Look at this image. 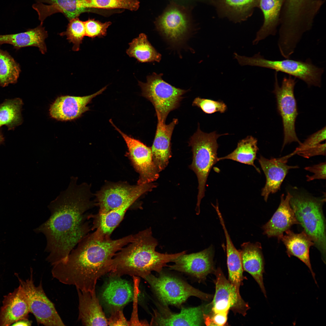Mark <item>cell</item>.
I'll list each match as a JSON object with an SVG mask.
<instances>
[{
	"label": "cell",
	"instance_id": "obj_10",
	"mask_svg": "<svg viewBox=\"0 0 326 326\" xmlns=\"http://www.w3.org/2000/svg\"><path fill=\"white\" fill-rule=\"evenodd\" d=\"M278 72L274 73L275 82L273 93L276 99L277 109L281 115L283 127L284 138L282 149L293 142L302 143L297 136L295 123L298 113L294 90L296 83V78L289 75L283 77L281 86L279 85Z\"/></svg>",
	"mask_w": 326,
	"mask_h": 326
},
{
	"label": "cell",
	"instance_id": "obj_15",
	"mask_svg": "<svg viewBox=\"0 0 326 326\" xmlns=\"http://www.w3.org/2000/svg\"><path fill=\"white\" fill-rule=\"evenodd\" d=\"M121 277L110 273L100 294V303L110 314L123 309L133 299V286Z\"/></svg>",
	"mask_w": 326,
	"mask_h": 326
},
{
	"label": "cell",
	"instance_id": "obj_5",
	"mask_svg": "<svg viewBox=\"0 0 326 326\" xmlns=\"http://www.w3.org/2000/svg\"><path fill=\"white\" fill-rule=\"evenodd\" d=\"M325 196L321 198L308 195L292 196L290 204L296 217L305 232L311 238L326 262V220L322 208Z\"/></svg>",
	"mask_w": 326,
	"mask_h": 326
},
{
	"label": "cell",
	"instance_id": "obj_30",
	"mask_svg": "<svg viewBox=\"0 0 326 326\" xmlns=\"http://www.w3.org/2000/svg\"><path fill=\"white\" fill-rule=\"evenodd\" d=\"M43 24L33 29H29L20 33L0 35V44L7 43L12 45L16 50L27 46L39 48L43 54L46 52L45 42L48 37L47 32L42 26Z\"/></svg>",
	"mask_w": 326,
	"mask_h": 326
},
{
	"label": "cell",
	"instance_id": "obj_13",
	"mask_svg": "<svg viewBox=\"0 0 326 326\" xmlns=\"http://www.w3.org/2000/svg\"><path fill=\"white\" fill-rule=\"evenodd\" d=\"M109 121L121 135L126 144L127 155L139 175L137 184L151 183L157 180L159 177V172L153 161L151 148L124 133L114 124L112 119Z\"/></svg>",
	"mask_w": 326,
	"mask_h": 326
},
{
	"label": "cell",
	"instance_id": "obj_21",
	"mask_svg": "<svg viewBox=\"0 0 326 326\" xmlns=\"http://www.w3.org/2000/svg\"><path fill=\"white\" fill-rule=\"evenodd\" d=\"M292 196L288 192L284 198V194H282L278 208L270 219L262 227L263 234L269 238L276 237L279 241L284 232L292 225H300L290 204Z\"/></svg>",
	"mask_w": 326,
	"mask_h": 326
},
{
	"label": "cell",
	"instance_id": "obj_22",
	"mask_svg": "<svg viewBox=\"0 0 326 326\" xmlns=\"http://www.w3.org/2000/svg\"><path fill=\"white\" fill-rule=\"evenodd\" d=\"M178 120L174 119L168 124L158 120L154 141L151 148L154 162L159 172L167 166L171 157V137Z\"/></svg>",
	"mask_w": 326,
	"mask_h": 326
},
{
	"label": "cell",
	"instance_id": "obj_24",
	"mask_svg": "<svg viewBox=\"0 0 326 326\" xmlns=\"http://www.w3.org/2000/svg\"><path fill=\"white\" fill-rule=\"evenodd\" d=\"M30 312L26 294L21 286L6 296L0 312V326H9L27 319Z\"/></svg>",
	"mask_w": 326,
	"mask_h": 326
},
{
	"label": "cell",
	"instance_id": "obj_25",
	"mask_svg": "<svg viewBox=\"0 0 326 326\" xmlns=\"http://www.w3.org/2000/svg\"><path fill=\"white\" fill-rule=\"evenodd\" d=\"M35 0L36 3L32 7L37 12L42 24L48 16L55 13H62L70 21L83 12L90 11L92 9L83 8L82 0Z\"/></svg>",
	"mask_w": 326,
	"mask_h": 326
},
{
	"label": "cell",
	"instance_id": "obj_18",
	"mask_svg": "<svg viewBox=\"0 0 326 326\" xmlns=\"http://www.w3.org/2000/svg\"><path fill=\"white\" fill-rule=\"evenodd\" d=\"M157 30L171 44L179 45L185 40L189 26L185 13L177 7L168 8L157 20Z\"/></svg>",
	"mask_w": 326,
	"mask_h": 326
},
{
	"label": "cell",
	"instance_id": "obj_19",
	"mask_svg": "<svg viewBox=\"0 0 326 326\" xmlns=\"http://www.w3.org/2000/svg\"><path fill=\"white\" fill-rule=\"evenodd\" d=\"M294 155L293 153L279 158L268 159L260 155L258 162L264 173L266 182L262 190L261 195L267 202L269 195L280 190L281 184L289 171L299 168L297 166H291L286 163L288 159Z\"/></svg>",
	"mask_w": 326,
	"mask_h": 326
},
{
	"label": "cell",
	"instance_id": "obj_47",
	"mask_svg": "<svg viewBox=\"0 0 326 326\" xmlns=\"http://www.w3.org/2000/svg\"><path fill=\"white\" fill-rule=\"evenodd\" d=\"M4 138L1 133L0 129V145L2 144L4 142Z\"/></svg>",
	"mask_w": 326,
	"mask_h": 326
},
{
	"label": "cell",
	"instance_id": "obj_28",
	"mask_svg": "<svg viewBox=\"0 0 326 326\" xmlns=\"http://www.w3.org/2000/svg\"><path fill=\"white\" fill-rule=\"evenodd\" d=\"M280 240L285 245L286 253L290 257L294 256L303 262L308 267L317 284L315 274L312 268L309 257V249L314 243L307 234L303 230L299 233H295L290 229L285 232Z\"/></svg>",
	"mask_w": 326,
	"mask_h": 326
},
{
	"label": "cell",
	"instance_id": "obj_3",
	"mask_svg": "<svg viewBox=\"0 0 326 326\" xmlns=\"http://www.w3.org/2000/svg\"><path fill=\"white\" fill-rule=\"evenodd\" d=\"M132 240L118 251L113 258L110 273L119 276L128 275L143 278L152 271L160 273L167 263L184 251L174 254H163L155 251L158 244L152 236L151 227L133 235Z\"/></svg>",
	"mask_w": 326,
	"mask_h": 326
},
{
	"label": "cell",
	"instance_id": "obj_45",
	"mask_svg": "<svg viewBox=\"0 0 326 326\" xmlns=\"http://www.w3.org/2000/svg\"><path fill=\"white\" fill-rule=\"evenodd\" d=\"M229 311L216 313L208 314L211 322L212 326H223L227 324Z\"/></svg>",
	"mask_w": 326,
	"mask_h": 326
},
{
	"label": "cell",
	"instance_id": "obj_12",
	"mask_svg": "<svg viewBox=\"0 0 326 326\" xmlns=\"http://www.w3.org/2000/svg\"><path fill=\"white\" fill-rule=\"evenodd\" d=\"M19 281L27 297L30 312L34 316L38 324L65 325L54 304L45 293L41 281L38 286L34 285L32 270L30 278L25 281L19 280Z\"/></svg>",
	"mask_w": 326,
	"mask_h": 326
},
{
	"label": "cell",
	"instance_id": "obj_7",
	"mask_svg": "<svg viewBox=\"0 0 326 326\" xmlns=\"http://www.w3.org/2000/svg\"><path fill=\"white\" fill-rule=\"evenodd\" d=\"M234 58L241 66H249L269 69L280 72L298 78L308 87H321L323 68L314 65L310 58L305 61L289 59L272 60L265 59L259 52L250 57L234 53Z\"/></svg>",
	"mask_w": 326,
	"mask_h": 326
},
{
	"label": "cell",
	"instance_id": "obj_34",
	"mask_svg": "<svg viewBox=\"0 0 326 326\" xmlns=\"http://www.w3.org/2000/svg\"><path fill=\"white\" fill-rule=\"evenodd\" d=\"M129 45V47L126 51L127 54L140 62H159L161 59V55L151 44L144 34H139Z\"/></svg>",
	"mask_w": 326,
	"mask_h": 326
},
{
	"label": "cell",
	"instance_id": "obj_11",
	"mask_svg": "<svg viewBox=\"0 0 326 326\" xmlns=\"http://www.w3.org/2000/svg\"><path fill=\"white\" fill-rule=\"evenodd\" d=\"M156 187L152 182L132 185L125 182H108L96 193L95 204L99 208V213H106L133 198H139Z\"/></svg>",
	"mask_w": 326,
	"mask_h": 326
},
{
	"label": "cell",
	"instance_id": "obj_2",
	"mask_svg": "<svg viewBox=\"0 0 326 326\" xmlns=\"http://www.w3.org/2000/svg\"><path fill=\"white\" fill-rule=\"evenodd\" d=\"M133 238L131 235L113 240L96 231L88 234L65 261L53 266V275L61 283L81 291H94L98 280L110 272L114 255Z\"/></svg>",
	"mask_w": 326,
	"mask_h": 326
},
{
	"label": "cell",
	"instance_id": "obj_4",
	"mask_svg": "<svg viewBox=\"0 0 326 326\" xmlns=\"http://www.w3.org/2000/svg\"><path fill=\"white\" fill-rule=\"evenodd\" d=\"M324 0H284L280 16L278 43L295 48L303 34L310 30Z\"/></svg>",
	"mask_w": 326,
	"mask_h": 326
},
{
	"label": "cell",
	"instance_id": "obj_1",
	"mask_svg": "<svg viewBox=\"0 0 326 326\" xmlns=\"http://www.w3.org/2000/svg\"><path fill=\"white\" fill-rule=\"evenodd\" d=\"M78 179L70 177L67 188L48 205L49 218L35 229L46 238L45 251L49 253L46 260L53 266L65 261L90 230L85 213L95 203L91 200L90 185L77 184Z\"/></svg>",
	"mask_w": 326,
	"mask_h": 326
},
{
	"label": "cell",
	"instance_id": "obj_38",
	"mask_svg": "<svg viewBox=\"0 0 326 326\" xmlns=\"http://www.w3.org/2000/svg\"><path fill=\"white\" fill-rule=\"evenodd\" d=\"M69 21L66 30L59 34L61 36H66L68 41L73 44L72 50L77 51L79 50L80 45L85 36L84 21L78 17L73 18Z\"/></svg>",
	"mask_w": 326,
	"mask_h": 326
},
{
	"label": "cell",
	"instance_id": "obj_32",
	"mask_svg": "<svg viewBox=\"0 0 326 326\" xmlns=\"http://www.w3.org/2000/svg\"><path fill=\"white\" fill-rule=\"evenodd\" d=\"M218 217L225 234L226 244L227 263L229 280L240 292V287L245 279L243 275L240 252L234 245L226 228L222 215Z\"/></svg>",
	"mask_w": 326,
	"mask_h": 326
},
{
	"label": "cell",
	"instance_id": "obj_33",
	"mask_svg": "<svg viewBox=\"0 0 326 326\" xmlns=\"http://www.w3.org/2000/svg\"><path fill=\"white\" fill-rule=\"evenodd\" d=\"M258 149L257 139L252 136H248L239 142L237 148L233 152L226 156L218 158V160L219 161L226 159H230L252 165L258 173H260V169L254 163Z\"/></svg>",
	"mask_w": 326,
	"mask_h": 326
},
{
	"label": "cell",
	"instance_id": "obj_16",
	"mask_svg": "<svg viewBox=\"0 0 326 326\" xmlns=\"http://www.w3.org/2000/svg\"><path fill=\"white\" fill-rule=\"evenodd\" d=\"M214 249L211 245L198 252L182 254L172 260L174 264L167 266L171 270L185 273L201 281L214 271Z\"/></svg>",
	"mask_w": 326,
	"mask_h": 326
},
{
	"label": "cell",
	"instance_id": "obj_6",
	"mask_svg": "<svg viewBox=\"0 0 326 326\" xmlns=\"http://www.w3.org/2000/svg\"><path fill=\"white\" fill-rule=\"evenodd\" d=\"M227 134H218L215 131L205 133L200 129L199 125L197 131L190 138L189 144L192 148L193 156L189 167L196 174L198 183L196 209L197 213H200L201 200L205 196L208 175L212 168L218 161L217 139L220 136Z\"/></svg>",
	"mask_w": 326,
	"mask_h": 326
},
{
	"label": "cell",
	"instance_id": "obj_44",
	"mask_svg": "<svg viewBox=\"0 0 326 326\" xmlns=\"http://www.w3.org/2000/svg\"><path fill=\"white\" fill-rule=\"evenodd\" d=\"M325 143H319L303 151L299 152L296 154L306 158L318 155H325Z\"/></svg>",
	"mask_w": 326,
	"mask_h": 326
},
{
	"label": "cell",
	"instance_id": "obj_27",
	"mask_svg": "<svg viewBox=\"0 0 326 326\" xmlns=\"http://www.w3.org/2000/svg\"><path fill=\"white\" fill-rule=\"evenodd\" d=\"M260 0H211L220 17L227 18L235 23L245 21L259 7Z\"/></svg>",
	"mask_w": 326,
	"mask_h": 326
},
{
	"label": "cell",
	"instance_id": "obj_35",
	"mask_svg": "<svg viewBox=\"0 0 326 326\" xmlns=\"http://www.w3.org/2000/svg\"><path fill=\"white\" fill-rule=\"evenodd\" d=\"M23 103L21 99L16 98L5 100L0 104V127L5 125L12 130L23 121L21 114Z\"/></svg>",
	"mask_w": 326,
	"mask_h": 326
},
{
	"label": "cell",
	"instance_id": "obj_42",
	"mask_svg": "<svg viewBox=\"0 0 326 326\" xmlns=\"http://www.w3.org/2000/svg\"><path fill=\"white\" fill-rule=\"evenodd\" d=\"M305 169L314 174L312 176H306L307 181H310L315 179H326V163L323 162L311 166L307 167Z\"/></svg>",
	"mask_w": 326,
	"mask_h": 326
},
{
	"label": "cell",
	"instance_id": "obj_40",
	"mask_svg": "<svg viewBox=\"0 0 326 326\" xmlns=\"http://www.w3.org/2000/svg\"><path fill=\"white\" fill-rule=\"evenodd\" d=\"M192 105L199 107L207 114H212L216 112L224 113L227 109L226 105L222 101L202 98L199 97L194 99Z\"/></svg>",
	"mask_w": 326,
	"mask_h": 326
},
{
	"label": "cell",
	"instance_id": "obj_8",
	"mask_svg": "<svg viewBox=\"0 0 326 326\" xmlns=\"http://www.w3.org/2000/svg\"><path fill=\"white\" fill-rule=\"evenodd\" d=\"M162 74L154 72L147 76L146 82L139 81L138 85L142 95L153 105L158 120L165 123L168 114L179 107L183 95L188 90L171 85L162 79Z\"/></svg>",
	"mask_w": 326,
	"mask_h": 326
},
{
	"label": "cell",
	"instance_id": "obj_14",
	"mask_svg": "<svg viewBox=\"0 0 326 326\" xmlns=\"http://www.w3.org/2000/svg\"><path fill=\"white\" fill-rule=\"evenodd\" d=\"M213 273L216 276V290L211 303L212 314L231 310L235 314L238 313L245 316L249 306L242 299L240 292L226 279L220 268L215 270Z\"/></svg>",
	"mask_w": 326,
	"mask_h": 326
},
{
	"label": "cell",
	"instance_id": "obj_26",
	"mask_svg": "<svg viewBox=\"0 0 326 326\" xmlns=\"http://www.w3.org/2000/svg\"><path fill=\"white\" fill-rule=\"evenodd\" d=\"M239 250L243 270L250 274L259 286L264 296L267 298L263 281L264 260L261 244L249 242L243 243Z\"/></svg>",
	"mask_w": 326,
	"mask_h": 326
},
{
	"label": "cell",
	"instance_id": "obj_36",
	"mask_svg": "<svg viewBox=\"0 0 326 326\" xmlns=\"http://www.w3.org/2000/svg\"><path fill=\"white\" fill-rule=\"evenodd\" d=\"M21 71L19 64L8 52L0 49V86L16 83Z\"/></svg>",
	"mask_w": 326,
	"mask_h": 326
},
{
	"label": "cell",
	"instance_id": "obj_31",
	"mask_svg": "<svg viewBox=\"0 0 326 326\" xmlns=\"http://www.w3.org/2000/svg\"><path fill=\"white\" fill-rule=\"evenodd\" d=\"M138 198H133L117 208L106 213H98L89 215L88 218L93 220L92 229L104 236L110 237L111 234L123 220L130 207Z\"/></svg>",
	"mask_w": 326,
	"mask_h": 326
},
{
	"label": "cell",
	"instance_id": "obj_20",
	"mask_svg": "<svg viewBox=\"0 0 326 326\" xmlns=\"http://www.w3.org/2000/svg\"><path fill=\"white\" fill-rule=\"evenodd\" d=\"M154 310L150 325L200 326L204 323L203 307L183 308L181 312H171L166 306Z\"/></svg>",
	"mask_w": 326,
	"mask_h": 326
},
{
	"label": "cell",
	"instance_id": "obj_29",
	"mask_svg": "<svg viewBox=\"0 0 326 326\" xmlns=\"http://www.w3.org/2000/svg\"><path fill=\"white\" fill-rule=\"evenodd\" d=\"M284 0H260L259 7L264 16V22L252 42L256 45L270 35L275 36L280 24V16Z\"/></svg>",
	"mask_w": 326,
	"mask_h": 326
},
{
	"label": "cell",
	"instance_id": "obj_9",
	"mask_svg": "<svg viewBox=\"0 0 326 326\" xmlns=\"http://www.w3.org/2000/svg\"><path fill=\"white\" fill-rule=\"evenodd\" d=\"M158 276L151 273L145 277L158 299L164 306H180L191 296L208 301L213 296L203 292L184 280L160 272Z\"/></svg>",
	"mask_w": 326,
	"mask_h": 326
},
{
	"label": "cell",
	"instance_id": "obj_37",
	"mask_svg": "<svg viewBox=\"0 0 326 326\" xmlns=\"http://www.w3.org/2000/svg\"><path fill=\"white\" fill-rule=\"evenodd\" d=\"M82 6L85 9H123L135 11L139 7V2L138 0H82Z\"/></svg>",
	"mask_w": 326,
	"mask_h": 326
},
{
	"label": "cell",
	"instance_id": "obj_46",
	"mask_svg": "<svg viewBox=\"0 0 326 326\" xmlns=\"http://www.w3.org/2000/svg\"><path fill=\"white\" fill-rule=\"evenodd\" d=\"M32 322L27 319H24L20 320L15 322L12 325L13 326H29L31 325Z\"/></svg>",
	"mask_w": 326,
	"mask_h": 326
},
{
	"label": "cell",
	"instance_id": "obj_23",
	"mask_svg": "<svg viewBox=\"0 0 326 326\" xmlns=\"http://www.w3.org/2000/svg\"><path fill=\"white\" fill-rule=\"evenodd\" d=\"M79 301L78 319L85 326H108L107 318L104 312L95 290L81 291L77 289Z\"/></svg>",
	"mask_w": 326,
	"mask_h": 326
},
{
	"label": "cell",
	"instance_id": "obj_17",
	"mask_svg": "<svg viewBox=\"0 0 326 326\" xmlns=\"http://www.w3.org/2000/svg\"><path fill=\"white\" fill-rule=\"evenodd\" d=\"M107 86L96 92L87 96H75L69 95L58 97L50 107L49 114L52 118L62 121H71L77 119L89 110L87 105L92 99L101 94Z\"/></svg>",
	"mask_w": 326,
	"mask_h": 326
},
{
	"label": "cell",
	"instance_id": "obj_43",
	"mask_svg": "<svg viewBox=\"0 0 326 326\" xmlns=\"http://www.w3.org/2000/svg\"><path fill=\"white\" fill-rule=\"evenodd\" d=\"M110 315V317L107 318L108 325L130 326L129 321L124 315L123 309L116 310Z\"/></svg>",
	"mask_w": 326,
	"mask_h": 326
},
{
	"label": "cell",
	"instance_id": "obj_39",
	"mask_svg": "<svg viewBox=\"0 0 326 326\" xmlns=\"http://www.w3.org/2000/svg\"><path fill=\"white\" fill-rule=\"evenodd\" d=\"M85 36L93 38L101 37L107 34V29L111 24L110 21L102 23L94 19L84 21Z\"/></svg>",
	"mask_w": 326,
	"mask_h": 326
},
{
	"label": "cell",
	"instance_id": "obj_41",
	"mask_svg": "<svg viewBox=\"0 0 326 326\" xmlns=\"http://www.w3.org/2000/svg\"><path fill=\"white\" fill-rule=\"evenodd\" d=\"M325 139L326 127L325 126L309 136L303 143H301L299 146L296 148L293 153L294 155L296 154L299 152L303 151L320 143Z\"/></svg>",
	"mask_w": 326,
	"mask_h": 326
}]
</instances>
